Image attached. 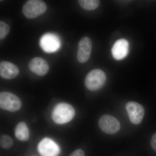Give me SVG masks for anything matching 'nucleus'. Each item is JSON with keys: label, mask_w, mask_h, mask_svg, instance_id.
Returning a JSON list of instances; mask_svg holds the SVG:
<instances>
[{"label": "nucleus", "mask_w": 156, "mask_h": 156, "mask_svg": "<svg viewBox=\"0 0 156 156\" xmlns=\"http://www.w3.org/2000/svg\"><path fill=\"white\" fill-rule=\"evenodd\" d=\"M106 80L105 73L99 69L91 71L85 79V85L90 91L99 90L103 87Z\"/></svg>", "instance_id": "f03ea898"}, {"label": "nucleus", "mask_w": 156, "mask_h": 156, "mask_svg": "<svg viewBox=\"0 0 156 156\" xmlns=\"http://www.w3.org/2000/svg\"><path fill=\"white\" fill-rule=\"evenodd\" d=\"M1 146L4 149H9L12 146L13 140L12 138L8 135H2L0 140Z\"/></svg>", "instance_id": "2eb2a0df"}, {"label": "nucleus", "mask_w": 156, "mask_h": 156, "mask_svg": "<svg viewBox=\"0 0 156 156\" xmlns=\"http://www.w3.org/2000/svg\"><path fill=\"white\" fill-rule=\"evenodd\" d=\"M101 130L106 134H114L119 131L121 125L119 120L113 116L104 115L98 120Z\"/></svg>", "instance_id": "39448f33"}, {"label": "nucleus", "mask_w": 156, "mask_h": 156, "mask_svg": "<svg viewBox=\"0 0 156 156\" xmlns=\"http://www.w3.org/2000/svg\"><path fill=\"white\" fill-rule=\"evenodd\" d=\"M92 49V42L91 39L87 37L81 39L78 44L77 58L79 62L85 63L90 57Z\"/></svg>", "instance_id": "6e6552de"}, {"label": "nucleus", "mask_w": 156, "mask_h": 156, "mask_svg": "<svg viewBox=\"0 0 156 156\" xmlns=\"http://www.w3.org/2000/svg\"><path fill=\"white\" fill-rule=\"evenodd\" d=\"M22 103L20 99L16 95L9 92H1L0 93V107L8 111H18L21 107Z\"/></svg>", "instance_id": "20e7f679"}, {"label": "nucleus", "mask_w": 156, "mask_h": 156, "mask_svg": "<svg viewBox=\"0 0 156 156\" xmlns=\"http://www.w3.org/2000/svg\"><path fill=\"white\" fill-rule=\"evenodd\" d=\"M38 151L41 156H58L60 152L58 145L48 138H44L39 143Z\"/></svg>", "instance_id": "0eeeda50"}, {"label": "nucleus", "mask_w": 156, "mask_h": 156, "mask_svg": "<svg viewBox=\"0 0 156 156\" xmlns=\"http://www.w3.org/2000/svg\"><path fill=\"white\" fill-rule=\"evenodd\" d=\"M29 68L32 72L39 76H44L48 73L49 65L48 62L41 57H35L29 63Z\"/></svg>", "instance_id": "1a4fd4ad"}, {"label": "nucleus", "mask_w": 156, "mask_h": 156, "mask_svg": "<svg viewBox=\"0 0 156 156\" xmlns=\"http://www.w3.org/2000/svg\"><path fill=\"white\" fill-rule=\"evenodd\" d=\"M78 2L83 9L88 11L95 10L100 5V1L97 0H79Z\"/></svg>", "instance_id": "4468645a"}, {"label": "nucleus", "mask_w": 156, "mask_h": 156, "mask_svg": "<svg viewBox=\"0 0 156 156\" xmlns=\"http://www.w3.org/2000/svg\"><path fill=\"white\" fill-rule=\"evenodd\" d=\"M10 27L5 23L0 22V39L5 38L10 31Z\"/></svg>", "instance_id": "dca6fc26"}, {"label": "nucleus", "mask_w": 156, "mask_h": 156, "mask_svg": "<svg viewBox=\"0 0 156 156\" xmlns=\"http://www.w3.org/2000/svg\"><path fill=\"white\" fill-rule=\"evenodd\" d=\"M19 73L18 68L15 65L7 61L0 63V76L7 80H11L17 77Z\"/></svg>", "instance_id": "f8f14e48"}, {"label": "nucleus", "mask_w": 156, "mask_h": 156, "mask_svg": "<svg viewBox=\"0 0 156 156\" xmlns=\"http://www.w3.org/2000/svg\"><path fill=\"white\" fill-rule=\"evenodd\" d=\"M75 115V111L72 106L68 104L59 103L53 108L52 118L56 124H64L71 121Z\"/></svg>", "instance_id": "f257e3e1"}, {"label": "nucleus", "mask_w": 156, "mask_h": 156, "mask_svg": "<svg viewBox=\"0 0 156 156\" xmlns=\"http://www.w3.org/2000/svg\"><path fill=\"white\" fill-rule=\"evenodd\" d=\"M15 136L18 140L25 141L29 138L30 133L28 127L24 122H20L16 126Z\"/></svg>", "instance_id": "ddd939ff"}, {"label": "nucleus", "mask_w": 156, "mask_h": 156, "mask_svg": "<svg viewBox=\"0 0 156 156\" xmlns=\"http://www.w3.org/2000/svg\"><path fill=\"white\" fill-rule=\"evenodd\" d=\"M151 146L154 151L156 152V133L153 135L151 140Z\"/></svg>", "instance_id": "a211bd4d"}, {"label": "nucleus", "mask_w": 156, "mask_h": 156, "mask_svg": "<svg viewBox=\"0 0 156 156\" xmlns=\"http://www.w3.org/2000/svg\"><path fill=\"white\" fill-rule=\"evenodd\" d=\"M40 44L43 50L50 53L58 50L60 47V42L55 35L48 34L42 37L40 41Z\"/></svg>", "instance_id": "9d476101"}, {"label": "nucleus", "mask_w": 156, "mask_h": 156, "mask_svg": "<svg viewBox=\"0 0 156 156\" xmlns=\"http://www.w3.org/2000/svg\"><path fill=\"white\" fill-rule=\"evenodd\" d=\"M69 156H85L83 151L81 149H77L73 152Z\"/></svg>", "instance_id": "f3484780"}, {"label": "nucleus", "mask_w": 156, "mask_h": 156, "mask_svg": "<svg viewBox=\"0 0 156 156\" xmlns=\"http://www.w3.org/2000/svg\"><path fill=\"white\" fill-rule=\"evenodd\" d=\"M47 10V5L43 1L30 0L23 5L22 12L27 18L34 19L44 14Z\"/></svg>", "instance_id": "7ed1b4c3"}, {"label": "nucleus", "mask_w": 156, "mask_h": 156, "mask_svg": "<svg viewBox=\"0 0 156 156\" xmlns=\"http://www.w3.org/2000/svg\"><path fill=\"white\" fill-rule=\"evenodd\" d=\"M129 43L127 40L121 39L118 40L113 46L112 53L114 58L116 60L125 58L128 54Z\"/></svg>", "instance_id": "9b49d317"}, {"label": "nucleus", "mask_w": 156, "mask_h": 156, "mask_svg": "<svg viewBox=\"0 0 156 156\" xmlns=\"http://www.w3.org/2000/svg\"><path fill=\"white\" fill-rule=\"evenodd\" d=\"M126 108L130 122L132 124L138 125L141 122L145 111L141 105L134 101H129L126 104Z\"/></svg>", "instance_id": "423d86ee"}]
</instances>
